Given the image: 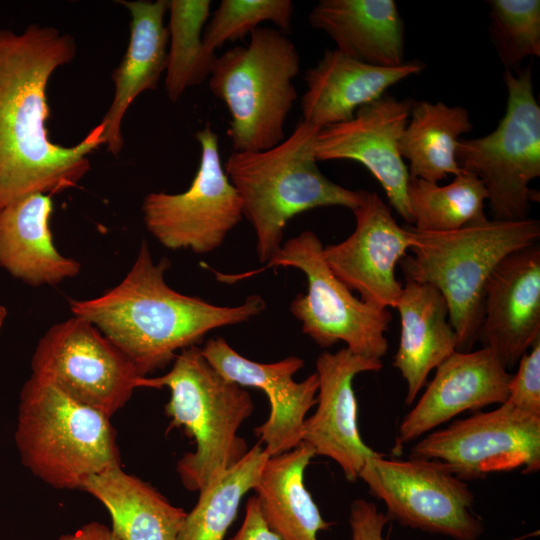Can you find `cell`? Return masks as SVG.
<instances>
[{"instance_id":"obj_31","label":"cell","mask_w":540,"mask_h":540,"mask_svg":"<svg viewBox=\"0 0 540 540\" xmlns=\"http://www.w3.org/2000/svg\"><path fill=\"white\" fill-rule=\"evenodd\" d=\"M488 33L504 70L517 72L530 56H540V1L489 0Z\"/></svg>"},{"instance_id":"obj_32","label":"cell","mask_w":540,"mask_h":540,"mask_svg":"<svg viewBox=\"0 0 540 540\" xmlns=\"http://www.w3.org/2000/svg\"><path fill=\"white\" fill-rule=\"evenodd\" d=\"M293 13L291 0H222L205 25L203 43L209 52L215 53L226 42L251 34L263 22L273 23L286 34L291 29Z\"/></svg>"},{"instance_id":"obj_16","label":"cell","mask_w":540,"mask_h":540,"mask_svg":"<svg viewBox=\"0 0 540 540\" xmlns=\"http://www.w3.org/2000/svg\"><path fill=\"white\" fill-rule=\"evenodd\" d=\"M201 352L229 381L258 388L267 395L268 419L254 431L268 457L286 453L302 442L303 423L316 405L318 392L316 372L301 382L293 380V375L304 366L302 358L289 356L273 363H259L236 352L221 337L208 339Z\"/></svg>"},{"instance_id":"obj_29","label":"cell","mask_w":540,"mask_h":540,"mask_svg":"<svg viewBox=\"0 0 540 540\" xmlns=\"http://www.w3.org/2000/svg\"><path fill=\"white\" fill-rule=\"evenodd\" d=\"M210 8V0H168L165 89L171 102L178 101L188 88L202 84L211 74L217 55L203 43Z\"/></svg>"},{"instance_id":"obj_1","label":"cell","mask_w":540,"mask_h":540,"mask_svg":"<svg viewBox=\"0 0 540 540\" xmlns=\"http://www.w3.org/2000/svg\"><path fill=\"white\" fill-rule=\"evenodd\" d=\"M75 55L73 37L54 27L0 29V209L74 187L90 170L89 155L104 145L99 124L74 146L48 135L49 79Z\"/></svg>"},{"instance_id":"obj_8","label":"cell","mask_w":540,"mask_h":540,"mask_svg":"<svg viewBox=\"0 0 540 540\" xmlns=\"http://www.w3.org/2000/svg\"><path fill=\"white\" fill-rule=\"evenodd\" d=\"M502 79L507 88L502 119L486 136L461 138L456 161L483 182L493 219L522 220L539 199L530 183L540 176V107L530 66L504 70Z\"/></svg>"},{"instance_id":"obj_19","label":"cell","mask_w":540,"mask_h":540,"mask_svg":"<svg viewBox=\"0 0 540 540\" xmlns=\"http://www.w3.org/2000/svg\"><path fill=\"white\" fill-rule=\"evenodd\" d=\"M512 374L488 348L455 351L436 368L432 381L398 429L396 449L465 411L503 404Z\"/></svg>"},{"instance_id":"obj_12","label":"cell","mask_w":540,"mask_h":540,"mask_svg":"<svg viewBox=\"0 0 540 540\" xmlns=\"http://www.w3.org/2000/svg\"><path fill=\"white\" fill-rule=\"evenodd\" d=\"M195 137L201 156L191 185L181 193H148L141 210L146 229L162 246L207 254L240 223L243 208L222 166L217 133L207 123Z\"/></svg>"},{"instance_id":"obj_28","label":"cell","mask_w":540,"mask_h":540,"mask_svg":"<svg viewBox=\"0 0 540 540\" xmlns=\"http://www.w3.org/2000/svg\"><path fill=\"white\" fill-rule=\"evenodd\" d=\"M268 458L257 443L216 481L201 489L177 540H224L243 496L258 483Z\"/></svg>"},{"instance_id":"obj_2","label":"cell","mask_w":540,"mask_h":540,"mask_svg":"<svg viewBox=\"0 0 540 540\" xmlns=\"http://www.w3.org/2000/svg\"><path fill=\"white\" fill-rule=\"evenodd\" d=\"M168 258L153 260L146 241L124 278L101 295L70 300L72 315L93 324L145 377L172 362L214 329L237 325L265 309L260 295L237 306H219L180 293L165 280Z\"/></svg>"},{"instance_id":"obj_26","label":"cell","mask_w":540,"mask_h":540,"mask_svg":"<svg viewBox=\"0 0 540 540\" xmlns=\"http://www.w3.org/2000/svg\"><path fill=\"white\" fill-rule=\"evenodd\" d=\"M313 449L301 442L296 448L265 462L253 490L267 527L280 540H318L332 525L322 517L304 484V473Z\"/></svg>"},{"instance_id":"obj_4","label":"cell","mask_w":540,"mask_h":540,"mask_svg":"<svg viewBox=\"0 0 540 540\" xmlns=\"http://www.w3.org/2000/svg\"><path fill=\"white\" fill-rule=\"evenodd\" d=\"M405 227L412 252L399 263L405 281L432 285L442 294L457 336V351L472 350L492 272L511 253L538 243L539 220L486 218L446 232Z\"/></svg>"},{"instance_id":"obj_24","label":"cell","mask_w":540,"mask_h":540,"mask_svg":"<svg viewBox=\"0 0 540 540\" xmlns=\"http://www.w3.org/2000/svg\"><path fill=\"white\" fill-rule=\"evenodd\" d=\"M308 22L359 61L382 67L406 61L404 22L394 0H320Z\"/></svg>"},{"instance_id":"obj_36","label":"cell","mask_w":540,"mask_h":540,"mask_svg":"<svg viewBox=\"0 0 540 540\" xmlns=\"http://www.w3.org/2000/svg\"><path fill=\"white\" fill-rule=\"evenodd\" d=\"M59 540H120L111 530L104 524L98 522H90L77 529L73 533L62 535Z\"/></svg>"},{"instance_id":"obj_34","label":"cell","mask_w":540,"mask_h":540,"mask_svg":"<svg viewBox=\"0 0 540 540\" xmlns=\"http://www.w3.org/2000/svg\"><path fill=\"white\" fill-rule=\"evenodd\" d=\"M348 521L351 529L350 540H388L383 535L388 518L373 502L354 500L350 504Z\"/></svg>"},{"instance_id":"obj_30","label":"cell","mask_w":540,"mask_h":540,"mask_svg":"<svg viewBox=\"0 0 540 540\" xmlns=\"http://www.w3.org/2000/svg\"><path fill=\"white\" fill-rule=\"evenodd\" d=\"M407 198L413 224L418 230L446 232L486 219V188L474 173L461 170L451 183L409 178Z\"/></svg>"},{"instance_id":"obj_13","label":"cell","mask_w":540,"mask_h":540,"mask_svg":"<svg viewBox=\"0 0 540 540\" xmlns=\"http://www.w3.org/2000/svg\"><path fill=\"white\" fill-rule=\"evenodd\" d=\"M409 457L440 461L463 481L519 468L535 473L540 469V416L505 402L430 432Z\"/></svg>"},{"instance_id":"obj_37","label":"cell","mask_w":540,"mask_h":540,"mask_svg":"<svg viewBox=\"0 0 540 540\" xmlns=\"http://www.w3.org/2000/svg\"><path fill=\"white\" fill-rule=\"evenodd\" d=\"M7 309L5 306H3L2 304H0V331L5 323V320L7 318Z\"/></svg>"},{"instance_id":"obj_18","label":"cell","mask_w":540,"mask_h":540,"mask_svg":"<svg viewBox=\"0 0 540 540\" xmlns=\"http://www.w3.org/2000/svg\"><path fill=\"white\" fill-rule=\"evenodd\" d=\"M540 339V246L517 250L492 272L477 341L508 370Z\"/></svg>"},{"instance_id":"obj_7","label":"cell","mask_w":540,"mask_h":540,"mask_svg":"<svg viewBox=\"0 0 540 540\" xmlns=\"http://www.w3.org/2000/svg\"><path fill=\"white\" fill-rule=\"evenodd\" d=\"M295 44L277 28L258 27L247 46L217 56L208 78L213 96L230 114L227 135L234 152L270 149L286 137L284 125L298 98Z\"/></svg>"},{"instance_id":"obj_21","label":"cell","mask_w":540,"mask_h":540,"mask_svg":"<svg viewBox=\"0 0 540 540\" xmlns=\"http://www.w3.org/2000/svg\"><path fill=\"white\" fill-rule=\"evenodd\" d=\"M130 13L127 50L112 73L114 95L100 121L104 145L117 156L123 146L122 122L134 100L144 91L155 90L167 65L169 34L164 18L168 0L120 1Z\"/></svg>"},{"instance_id":"obj_27","label":"cell","mask_w":540,"mask_h":540,"mask_svg":"<svg viewBox=\"0 0 540 540\" xmlns=\"http://www.w3.org/2000/svg\"><path fill=\"white\" fill-rule=\"evenodd\" d=\"M472 129L464 107L414 101L399 141L401 157L409 162V176L438 183L459 174L456 148L461 136Z\"/></svg>"},{"instance_id":"obj_3","label":"cell","mask_w":540,"mask_h":540,"mask_svg":"<svg viewBox=\"0 0 540 540\" xmlns=\"http://www.w3.org/2000/svg\"><path fill=\"white\" fill-rule=\"evenodd\" d=\"M321 128L302 119L278 145L257 152H232L224 169L238 192L243 217L256 235V251L266 263L281 248L284 229L296 215L328 206L355 210L366 190H351L326 177L317 165Z\"/></svg>"},{"instance_id":"obj_10","label":"cell","mask_w":540,"mask_h":540,"mask_svg":"<svg viewBox=\"0 0 540 540\" xmlns=\"http://www.w3.org/2000/svg\"><path fill=\"white\" fill-rule=\"evenodd\" d=\"M359 479L384 502L388 520L455 540H476L483 533L484 524L472 511L473 492L440 461L378 454Z\"/></svg>"},{"instance_id":"obj_20","label":"cell","mask_w":540,"mask_h":540,"mask_svg":"<svg viewBox=\"0 0 540 540\" xmlns=\"http://www.w3.org/2000/svg\"><path fill=\"white\" fill-rule=\"evenodd\" d=\"M424 69L425 64L420 60L382 67L328 49L305 72L301 119L321 129L348 121L359 108L386 94L389 87Z\"/></svg>"},{"instance_id":"obj_25","label":"cell","mask_w":540,"mask_h":540,"mask_svg":"<svg viewBox=\"0 0 540 540\" xmlns=\"http://www.w3.org/2000/svg\"><path fill=\"white\" fill-rule=\"evenodd\" d=\"M104 505L120 540H177L187 512L120 465L88 478L81 487Z\"/></svg>"},{"instance_id":"obj_15","label":"cell","mask_w":540,"mask_h":540,"mask_svg":"<svg viewBox=\"0 0 540 540\" xmlns=\"http://www.w3.org/2000/svg\"><path fill=\"white\" fill-rule=\"evenodd\" d=\"M356 225L342 242L323 247V258L333 274L364 302L395 308L403 285L396 267L407 255L411 238L392 216L390 206L367 191L352 211Z\"/></svg>"},{"instance_id":"obj_6","label":"cell","mask_w":540,"mask_h":540,"mask_svg":"<svg viewBox=\"0 0 540 540\" xmlns=\"http://www.w3.org/2000/svg\"><path fill=\"white\" fill-rule=\"evenodd\" d=\"M15 440L23 465L57 489H81L120 465L110 417L32 375L20 392Z\"/></svg>"},{"instance_id":"obj_22","label":"cell","mask_w":540,"mask_h":540,"mask_svg":"<svg viewBox=\"0 0 540 540\" xmlns=\"http://www.w3.org/2000/svg\"><path fill=\"white\" fill-rule=\"evenodd\" d=\"M50 195L32 194L0 209V267L32 286H55L75 278L81 264L60 253L53 241Z\"/></svg>"},{"instance_id":"obj_11","label":"cell","mask_w":540,"mask_h":540,"mask_svg":"<svg viewBox=\"0 0 540 540\" xmlns=\"http://www.w3.org/2000/svg\"><path fill=\"white\" fill-rule=\"evenodd\" d=\"M31 369L32 376L108 417L127 403L143 377L93 324L74 315L40 338Z\"/></svg>"},{"instance_id":"obj_17","label":"cell","mask_w":540,"mask_h":540,"mask_svg":"<svg viewBox=\"0 0 540 540\" xmlns=\"http://www.w3.org/2000/svg\"><path fill=\"white\" fill-rule=\"evenodd\" d=\"M382 367L381 360L356 355L346 347L334 353L322 352L316 359L317 408L304 420L302 441L315 456L336 462L350 482L359 479L367 461L380 454L361 438L353 380L360 373Z\"/></svg>"},{"instance_id":"obj_33","label":"cell","mask_w":540,"mask_h":540,"mask_svg":"<svg viewBox=\"0 0 540 540\" xmlns=\"http://www.w3.org/2000/svg\"><path fill=\"white\" fill-rule=\"evenodd\" d=\"M509 383L507 403L516 409L540 416V339L519 360Z\"/></svg>"},{"instance_id":"obj_35","label":"cell","mask_w":540,"mask_h":540,"mask_svg":"<svg viewBox=\"0 0 540 540\" xmlns=\"http://www.w3.org/2000/svg\"><path fill=\"white\" fill-rule=\"evenodd\" d=\"M227 540H280L266 525L256 496L248 499L245 516L238 531Z\"/></svg>"},{"instance_id":"obj_14","label":"cell","mask_w":540,"mask_h":540,"mask_svg":"<svg viewBox=\"0 0 540 540\" xmlns=\"http://www.w3.org/2000/svg\"><path fill=\"white\" fill-rule=\"evenodd\" d=\"M413 103L384 94L359 108L350 120L320 129L315 145L317 161L352 160L366 167L409 225L413 224L407 198L410 176L399 141Z\"/></svg>"},{"instance_id":"obj_23","label":"cell","mask_w":540,"mask_h":540,"mask_svg":"<svg viewBox=\"0 0 540 540\" xmlns=\"http://www.w3.org/2000/svg\"><path fill=\"white\" fill-rule=\"evenodd\" d=\"M394 309L401 331L392 365L406 382L405 404L410 406L430 372L457 351V336L447 303L432 285L405 281Z\"/></svg>"},{"instance_id":"obj_5","label":"cell","mask_w":540,"mask_h":540,"mask_svg":"<svg viewBox=\"0 0 540 540\" xmlns=\"http://www.w3.org/2000/svg\"><path fill=\"white\" fill-rule=\"evenodd\" d=\"M163 387L170 391L165 405L169 429L183 428L196 445L178 461L177 472L186 489L200 491L248 452L237 432L254 403L243 387L210 365L197 345L182 349L166 374L140 380V388Z\"/></svg>"},{"instance_id":"obj_9","label":"cell","mask_w":540,"mask_h":540,"mask_svg":"<svg viewBox=\"0 0 540 540\" xmlns=\"http://www.w3.org/2000/svg\"><path fill=\"white\" fill-rule=\"evenodd\" d=\"M323 247L314 232L303 231L282 244L262 269L293 267L305 274L307 291L295 296L290 311L302 333L318 346L329 348L343 342L356 355L381 360L388 350L389 309L357 298L333 274L323 258Z\"/></svg>"}]
</instances>
